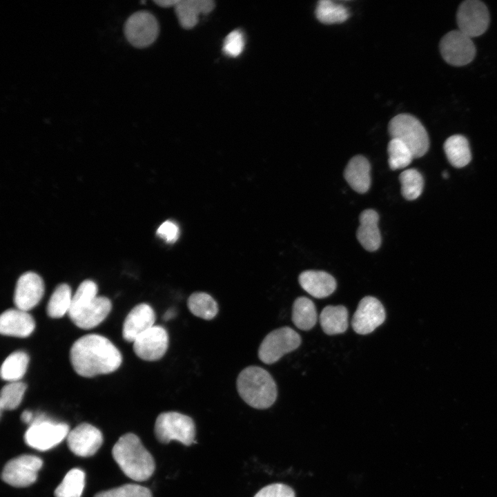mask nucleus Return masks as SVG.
Instances as JSON below:
<instances>
[{"instance_id":"31","label":"nucleus","mask_w":497,"mask_h":497,"mask_svg":"<svg viewBox=\"0 0 497 497\" xmlns=\"http://www.w3.org/2000/svg\"><path fill=\"white\" fill-rule=\"evenodd\" d=\"M401 193L407 200L417 199L422 193L424 180L422 175L416 169L410 168L402 172L399 176Z\"/></svg>"},{"instance_id":"23","label":"nucleus","mask_w":497,"mask_h":497,"mask_svg":"<svg viewBox=\"0 0 497 497\" xmlns=\"http://www.w3.org/2000/svg\"><path fill=\"white\" fill-rule=\"evenodd\" d=\"M322 330L327 335L342 333L348 328V311L342 305L327 306L320 315Z\"/></svg>"},{"instance_id":"38","label":"nucleus","mask_w":497,"mask_h":497,"mask_svg":"<svg viewBox=\"0 0 497 497\" xmlns=\"http://www.w3.org/2000/svg\"><path fill=\"white\" fill-rule=\"evenodd\" d=\"M179 0H166V1H155L154 2L158 6L164 8H168L171 6L175 7Z\"/></svg>"},{"instance_id":"30","label":"nucleus","mask_w":497,"mask_h":497,"mask_svg":"<svg viewBox=\"0 0 497 497\" xmlns=\"http://www.w3.org/2000/svg\"><path fill=\"white\" fill-rule=\"evenodd\" d=\"M315 16L323 23L333 24L345 21L349 18V12L342 5L322 0L315 8Z\"/></svg>"},{"instance_id":"39","label":"nucleus","mask_w":497,"mask_h":497,"mask_svg":"<svg viewBox=\"0 0 497 497\" xmlns=\"http://www.w3.org/2000/svg\"><path fill=\"white\" fill-rule=\"evenodd\" d=\"M34 418L33 413L28 410H25L21 415V420L25 423H31Z\"/></svg>"},{"instance_id":"26","label":"nucleus","mask_w":497,"mask_h":497,"mask_svg":"<svg viewBox=\"0 0 497 497\" xmlns=\"http://www.w3.org/2000/svg\"><path fill=\"white\" fill-rule=\"evenodd\" d=\"M29 360L28 355L23 351L10 354L1 364V378L10 382L19 381L27 371Z\"/></svg>"},{"instance_id":"1","label":"nucleus","mask_w":497,"mask_h":497,"mask_svg":"<svg viewBox=\"0 0 497 497\" xmlns=\"http://www.w3.org/2000/svg\"><path fill=\"white\" fill-rule=\"evenodd\" d=\"M70 359L77 373L86 378L116 371L122 362L119 349L106 337L88 334L71 347Z\"/></svg>"},{"instance_id":"10","label":"nucleus","mask_w":497,"mask_h":497,"mask_svg":"<svg viewBox=\"0 0 497 497\" xmlns=\"http://www.w3.org/2000/svg\"><path fill=\"white\" fill-rule=\"evenodd\" d=\"M43 465L42 460L32 455H21L9 460L4 466L1 478L15 487H25L34 483Z\"/></svg>"},{"instance_id":"13","label":"nucleus","mask_w":497,"mask_h":497,"mask_svg":"<svg viewBox=\"0 0 497 497\" xmlns=\"http://www.w3.org/2000/svg\"><path fill=\"white\" fill-rule=\"evenodd\" d=\"M168 342L166 330L161 326L154 325L135 340L133 350L144 360L156 361L166 353Z\"/></svg>"},{"instance_id":"40","label":"nucleus","mask_w":497,"mask_h":497,"mask_svg":"<svg viewBox=\"0 0 497 497\" xmlns=\"http://www.w3.org/2000/svg\"><path fill=\"white\" fill-rule=\"evenodd\" d=\"M175 315H176V311H175V309L171 308V309H169L168 311H166L164 313V314L163 315V319L165 321H168L170 319H173L175 316Z\"/></svg>"},{"instance_id":"27","label":"nucleus","mask_w":497,"mask_h":497,"mask_svg":"<svg viewBox=\"0 0 497 497\" xmlns=\"http://www.w3.org/2000/svg\"><path fill=\"white\" fill-rule=\"evenodd\" d=\"M187 306L194 315L207 320L214 318L219 310L213 297L204 292L192 293L188 298Z\"/></svg>"},{"instance_id":"14","label":"nucleus","mask_w":497,"mask_h":497,"mask_svg":"<svg viewBox=\"0 0 497 497\" xmlns=\"http://www.w3.org/2000/svg\"><path fill=\"white\" fill-rule=\"evenodd\" d=\"M383 305L376 298L366 296L359 302L351 325L355 333L366 335L373 332L385 320Z\"/></svg>"},{"instance_id":"36","label":"nucleus","mask_w":497,"mask_h":497,"mask_svg":"<svg viewBox=\"0 0 497 497\" xmlns=\"http://www.w3.org/2000/svg\"><path fill=\"white\" fill-rule=\"evenodd\" d=\"M254 497H295V492L286 485L274 483L261 489Z\"/></svg>"},{"instance_id":"29","label":"nucleus","mask_w":497,"mask_h":497,"mask_svg":"<svg viewBox=\"0 0 497 497\" xmlns=\"http://www.w3.org/2000/svg\"><path fill=\"white\" fill-rule=\"evenodd\" d=\"M85 485V473L77 468L70 470L55 490V497H81Z\"/></svg>"},{"instance_id":"6","label":"nucleus","mask_w":497,"mask_h":497,"mask_svg":"<svg viewBox=\"0 0 497 497\" xmlns=\"http://www.w3.org/2000/svg\"><path fill=\"white\" fill-rule=\"evenodd\" d=\"M69 426L57 422L44 413L34 417L24 435L26 443L39 451H47L59 445L69 433Z\"/></svg>"},{"instance_id":"32","label":"nucleus","mask_w":497,"mask_h":497,"mask_svg":"<svg viewBox=\"0 0 497 497\" xmlns=\"http://www.w3.org/2000/svg\"><path fill=\"white\" fill-rule=\"evenodd\" d=\"M389 165L391 169L397 170L407 166L414 158L411 150L402 142L391 139L388 144Z\"/></svg>"},{"instance_id":"12","label":"nucleus","mask_w":497,"mask_h":497,"mask_svg":"<svg viewBox=\"0 0 497 497\" xmlns=\"http://www.w3.org/2000/svg\"><path fill=\"white\" fill-rule=\"evenodd\" d=\"M458 30L470 38L483 35L489 23V13L480 1L467 0L459 6L456 14Z\"/></svg>"},{"instance_id":"20","label":"nucleus","mask_w":497,"mask_h":497,"mask_svg":"<svg viewBox=\"0 0 497 497\" xmlns=\"http://www.w3.org/2000/svg\"><path fill=\"white\" fill-rule=\"evenodd\" d=\"M378 220V213L372 209L364 210L360 215L357 238L361 245L369 251H376L381 244Z\"/></svg>"},{"instance_id":"11","label":"nucleus","mask_w":497,"mask_h":497,"mask_svg":"<svg viewBox=\"0 0 497 497\" xmlns=\"http://www.w3.org/2000/svg\"><path fill=\"white\" fill-rule=\"evenodd\" d=\"M440 52L446 62L461 66L474 58L476 48L471 38L460 30H452L445 35L439 43Z\"/></svg>"},{"instance_id":"3","label":"nucleus","mask_w":497,"mask_h":497,"mask_svg":"<svg viewBox=\"0 0 497 497\" xmlns=\"http://www.w3.org/2000/svg\"><path fill=\"white\" fill-rule=\"evenodd\" d=\"M112 454L124 474L134 480H146L155 471L153 457L134 433L121 436L113 446Z\"/></svg>"},{"instance_id":"33","label":"nucleus","mask_w":497,"mask_h":497,"mask_svg":"<svg viewBox=\"0 0 497 497\" xmlns=\"http://www.w3.org/2000/svg\"><path fill=\"white\" fill-rule=\"evenodd\" d=\"M27 385L23 382H12L3 387L1 391L0 408L3 410L16 409L22 401Z\"/></svg>"},{"instance_id":"25","label":"nucleus","mask_w":497,"mask_h":497,"mask_svg":"<svg viewBox=\"0 0 497 497\" xmlns=\"http://www.w3.org/2000/svg\"><path fill=\"white\" fill-rule=\"evenodd\" d=\"M318 314L314 303L306 297H299L293 303L292 321L295 326L304 331L311 329L316 324Z\"/></svg>"},{"instance_id":"7","label":"nucleus","mask_w":497,"mask_h":497,"mask_svg":"<svg viewBox=\"0 0 497 497\" xmlns=\"http://www.w3.org/2000/svg\"><path fill=\"white\" fill-rule=\"evenodd\" d=\"M155 434L159 442L168 444L177 440L189 446L195 443V425L193 420L176 411L160 413L155 423Z\"/></svg>"},{"instance_id":"28","label":"nucleus","mask_w":497,"mask_h":497,"mask_svg":"<svg viewBox=\"0 0 497 497\" xmlns=\"http://www.w3.org/2000/svg\"><path fill=\"white\" fill-rule=\"evenodd\" d=\"M72 292L67 284H61L53 291L47 304L46 311L52 318H60L68 313L72 303Z\"/></svg>"},{"instance_id":"18","label":"nucleus","mask_w":497,"mask_h":497,"mask_svg":"<svg viewBox=\"0 0 497 497\" xmlns=\"http://www.w3.org/2000/svg\"><path fill=\"white\" fill-rule=\"evenodd\" d=\"M35 328L33 318L19 309H9L0 317V333L8 336L26 338L32 334Z\"/></svg>"},{"instance_id":"24","label":"nucleus","mask_w":497,"mask_h":497,"mask_svg":"<svg viewBox=\"0 0 497 497\" xmlns=\"http://www.w3.org/2000/svg\"><path fill=\"white\" fill-rule=\"evenodd\" d=\"M443 147L447 159L453 166L462 168L470 162L471 150L469 142L464 136H450L445 142Z\"/></svg>"},{"instance_id":"4","label":"nucleus","mask_w":497,"mask_h":497,"mask_svg":"<svg viewBox=\"0 0 497 497\" xmlns=\"http://www.w3.org/2000/svg\"><path fill=\"white\" fill-rule=\"evenodd\" d=\"M237 389L246 404L260 409L270 407L277 395L273 377L266 370L257 366H249L240 373Z\"/></svg>"},{"instance_id":"34","label":"nucleus","mask_w":497,"mask_h":497,"mask_svg":"<svg viewBox=\"0 0 497 497\" xmlns=\"http://www.w3.org/2000/svg\"><path fill=\"white\" fill-rule=\"evenodd\" d=\"M95 497H153L150 491L144 486L126 484L97 493Z\"/></svg>"},{"instance_id":"35","label":"nucleus","mask_w":497,"mask_h":497,"mask_svg":"<svg viewBox=\"0 0 497 497\" xmlns=\"http://www.w3.org/2000/svg\"><path fill=\"white\" fill-rule=\"evenodd\" d=\"M244 39L242 32L238 30L231 32L225 38L223 43V52L227 56L236 57L243 51Z\"/></svg>"},{"instance_id":"17","label":"nucleus","mask_w":497,"mask_h":497,"mask_svg":"<svg viewBox=\"0 0 497 497\" xmlns=\"http://www.w3.org/2000/svg\"><path fill=\"white\" fill-rule=\"evenodd\" d=\"M156 315L153 309L146 303L133 307L126 317L122 329L124 339L129 342L154 326Z\"/></svg>"},{"instance_id":"21","label":"nucleus","mask_w":497,"mask_h":497,"mask_svg":"<svg viewBox=\"0 0 497 497\" xmlns=\"http://www.w3.org/2000/svg\"><path fill=\"white\" fill-rule=\"evenodd\" d=\"M214 7L212 0H179L175 10L181 26L191 29L196 26L201 14H208Z\"/></svg>"},{"instance_id":"41","label":"nucleus","mask_w":497,"mask_h":497,"mask_svg":"<svg viewBox=\"0 0 497 497\" xmlns=\"http://www.w3.org/2000/svg\"><path fill=\"white\" fill-rule=\"evenodd\" d=\"M442 177H443L444 178H447V177H448V173H447V172H443V173H442Z\"/></svg>"},{"instance_id":"16","label":"nucleus","mask_w":497,"mask_h":497,"mask_svg":"<svg viewBox=\"0 0 497 497\" xmlns=\"http://www.w3.org/2000/svg\"><path fill=\"white\" fill-rule=\"evenodd\" d=\"M44 283L37 273L28 271L18 279L14 293L15 306L28 311L35 307L44 293Z\"/></svg>"},{"instance_id":"2","label":"nucleus","mask_w":497,"mask_h":497,"mask_svg":"<svg viewBox=\"0 0 497 497\" xmlns=\"http://www.w3.org/2000/svg\"><path fill=\"white\" fill-rule=\"evenodd\" d=\"M97 291L96 283L87 280L80 284L72 295L68 314L77 327L92 329L101 323L111 311V301L106 297L97 296Z\"/></svg>"},{"instance_id":"5","label":"nucleus","mask_w":497,"mask_h":497,"mask_svg":"<svg viewBox=\"0 0 497 497\" xmlns=\"http://www.w3.org/2000/svg\"><path fill=\"white\" fill-rule=\"evenodd\" d=\"M391 139L402 142L411 150L414 158L423 156L429 147L428 134L414 116L402 113L393 117L389 124Z\"/></svg>"},{"instance_id":"22","label":"nucleus","mask_w":497,"mask_h":497,"mask_svg":"<svg viewBox=\"0 0 497 497\" xmlns=\"http://www.w3.org/2000/svg\"><path fill=\"white\" fill-rule=\"evenodd\" d=\"M370 164L362 155L351 158L344 170V176L349 186L356 192L366 193L371 184Z\"/></svg>"},{"instance_id":"8","label":"nucleus","mask_w":497,"mask_h":497,"mask_svg":"<svg viewBox=\"0 0 497 497\" xmlns=\"http://www.w3.org/2000/svg\"><path fill=\"white\" fill-rule=\"evenodd\" d=\"M301 344L300 335L284 327L275 329L265 336L258 349V357L265 364H273L284 355L295 350Z\"/></svg>"},{"instance_id":"9","label":"nucleus","mask_w":497,"mask_h":497,"mask_svg":"<svg viewBox=\"0 0 497 497\" xmlns=\"http://www.w3.org/2000/svg\"><path fill=\"white\" fill-rule=\"evenodd\" d=\"M124 30L127 40L133 46L145 48L157 39L159 25L153 14L141 10L130 15L124 23Z\"/></svg>"},{"instance_id":"15","label":"nucleus","mask_w":497,"mask_h":497,"mask_svg":"<svg viewBox=\"0 0 497 497\" xmlns=\"http://www.w3.org/2000/svg\"><path fill=\"white\" fill-rule=\"evenodd\" d=\"M66 438L70 450L80 457L94 455L103 442L101 432L95 426L85 422L70 431Z\"/></svg>"},{"instance_id":"19","label":"nucleus","mask_w":497,"mask_h":497,"mask_svg":"<svg viewBox=\"0 0 497 497\" xmlns=\"http://www.w3.org/2000/svg\"><path fill=\"white\" fill-rule=\"evenodd\" d=\"M299 283L304 291L316 298L330 295L336 288L334 277L324 271H304L299 276Z\"/></svg>"},{"instance_id":"37","label":"nucleus","mask_w":497,"mask_h":497,"mask_svg":"<svg viewBox=\"0 0 497 497\" xmlns=\"http://www.w3.org/2000/svg\"><path fill=\"white\" fill-rule=\"evenodd\" d=\"M179 234L177 225L169 220L163 222L157 230V235L168 243H174L177 240Z\"/></svg>"}]
</instances>
